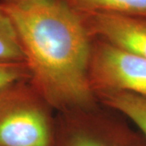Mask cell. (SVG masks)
Masks as SVG:
<instances>
[{"mask_svg":"<svg viewBox=\"0 0 146 146\" xmlns=\"http://www.w3.org/2000/svg\"><path fill=\"white\" fill-rule=\"evenodd\" d=\"M0 7L16 29L29 82L47 104L63 114L90 110L94 38L83 14L66 0H0Z\"/></svg>","mask_w":146,"mask_h":146,"instance_id":"obj_1","label":"cell"},{"mask_svg":"<svg viewBox=\"0 0 146 146\" xmlns=\"http://www.w3.org/2000/svg\"><path fill=\"white\" fill-rule=\"evenodd\" d=\"M51 108L24 80L0 89V146H52L55 121Z\"/></svg>","mask_w":146,"mask_h":146,"instance_id":"obj_2","label":"cell"},{"mask_svg":"<svg viewBox=\"0 0 146 146\" xmlns=\"http://www.w3.org/2000/svg\"><path fill=\"white\" fill-rule=\"evenodd\" d=\"M89 79L97 97L129 92L146 98V58L94 39Z\"/></svg>","mask_w":146,"mask_h":146,"instance_id":"obj_3","label":"cell"},{"mask_svg":"<svg viewBox=\"0 0 146 146\" xmlns=\"http://www.w3.org/2000/svg\"><path fill=\"white\" fill-rule=\"evenodd\" d=\"M89 111L63 114L55 122L52 146H146L141 132L119 121L90 115Z\"/></svg>","mask_w":146,"mask_h":146,"instance_id":"obj_4","label":"cell"},{"mask_svg":"<svg viewBox=\"0 0 146 146\" xmlns=\"http://www.w3.org/2000/svg\"><path fill=\"white\" fill-rule=\"evenodd\" d=\"M94 39L146 58V16L83 14Z\"/></svg>","mask_w":146,"mask_h":146,"instance_id":"obj_5","label":"cell"},{"mask_svg":"<svg viewBox=\"0 0 146 146\" xmlns=\"http://www.w3.org/2000/svg\"><path fill=\"white\" fill-rule=\"evenodd\" d=\"M98 97L106 106L133 123L146 141V98L129 92L110 93Z\"/></svg>","mask_w":146,"mask_h":146,"instance_id":"obj_6","label":"cell"},{"mask_svg":"<svg viewBox=\"0 0 146 146\" xmlns=\"http://www.w3.org/2000/svg\"><path fill=\"white\" fill-rule=\"evenodd\" d=\"M82 14L146 16V0H66Z\"/></svg>","mask_w":146,"mask_h":146,"instance_id":"obj_7","label":"cell"},{"mask_svg":"<svg viewBox=\"0 0 146 146\" xmlns=\"http://www.w3.org/2000/svg\"><path fill=\"white\" fill-rule=\"evenodd\" d=\"M0 61L25 62L21 44L9 17L0 7Z\"/></svg>","mask_w":146,"mask_h":146,"instance_id":"obj_8","label":"cell"},{"mask_svg":"<svg viewBox=\"0 0 146 146\" xmlns=\"http://www.w3.org/2000/svg\"><path fill=\"white\" fill-rule=\"evenodd\" d=\"M29 78V71L25 62L0 61V89L11 84Z\"/></svg>","mask_w":146,"mask_h":146,"instance_id":"obj_9","label":"cell"}]
</instances>
